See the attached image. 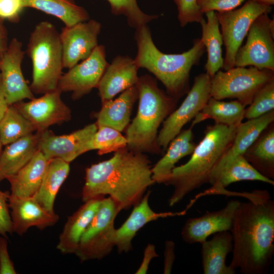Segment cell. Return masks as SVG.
Returning a JSON list of instances; mask_svg holds the SVG:
<instances>
[{"mask_svg":"<svg viewBox=\"0 0 274 274\" xmlns=\"http://www.w3.org/2000/svg\"><path fill=\"white\" fill-rule=\"evenodd\" d=\"M249 199L236 211L229 266L244 274H265L274 252V201L266 190H256Z\"/></svg>","mask_w":274,"mask_h":274,"instance_id":"6da1fadb","label":"cell"},{"mask_svg":"<svg viewBox=\"0 0 274 274\" xmlns=\"http://www.w3.org/2000/svg\"><path fill=\"white\" fill-rule=\"evenodd\" d=\"M152 175L148 156L126 147L86 169L82 200L109 195L120 211L127 209L138 204L155 183Z\"/></svg>","mask_w":274,"mask_h":274,"instance_id":"7a4b0ae2","label":"cell"},{"mask_svg":"<svg viewBox=\"0 0 274 274\" xmlns=\"http://www.w3.org/2000/svg\"><path fill=\"white\" fill-rule=\"evenodd\" d=\"M134 39L138 51L134 59L138 67L153 74L163 84L166 93L176 100L187 93L191 70L199 64L206 52L201 39H194L192 48L180 54L161 52L154 44L147 25L136 28Z\"/></svg>","mask_w":274,"mask_h":274,"instance_id":"3957f363","label":"cell"},{"mask_svg":"<svg viewBox=\"0 0 274 274\" xmlns=\"http://www.w3.org/2000/svg\"><path fill=\"white\" fill-rule=\"evenodd\" d=\"M238 126L215 123L207 128L204 138L196 146L190 159L186 163L175 166L164 183L174 187L168 200L170 207L209 182L213 170L231 145Z\"/></svg>","mask_w":274,"mask_h":274,"instance_id":"277c9868","label":"cell"},{"mask_svg":"<svg viewBox=\"0 0 274 274\" xmlns=\"http://www.w3.org/2000/svg\"><path fill=\"white\" fill-rule=\"evenodd\" d=\"M136 87L138 111L126 128L127 147L135 152L159 154L163 151L157 143L158 128L174 111L177 100L159 88L155 79L148 75L139 77Z\"/></svg>","mask_w":274,"mask_h":274,"instance_id":"5b68a950","label":"cell"},{"mask_svg":"<svg viewBox=\"0 0 274 274\" xmlns=\"http://www.w3.org/2000/svg\"><path fill=\"white\" fill-rule=\"evenodd\" d=\"M26 51L32 62L29 87L33 93L57 89L63 68L60 33L55 26L47 21L38 23L30 33Z\"/></svg>","mask_w":274,"mask_h":274,"instance_id":"8992f818","label":"cell"},{"mask_svg":"<svg viewBox=\"0 0 274 274\" xmlns=\"http://www.w3.org/2000/svg\"><path fill=\"white\" fill-rule=\"evenodd\" d=\"M273 80L274 71L252 66L220 70L211 78V96L218 100L235 98L246 106L261 88Z\"/></svg>","mask_w":274,"mask_h":274,"instance_id":"52a82bcc","label":"cell"},{"mask_svg":"<svg viewBox=\"0 0 274 274\" xmlns=\"http://www.w3.org/2000/svg\"><path fill=\"white\" fill-rule=\"evenodd\" d=\"M120 211L110 197L102 198L75 253L82 262L101 259L112 251L115 247L114 221Z\"/></svg>","mask_w":274,"mask_h":274,"instance_id":"ba28073f","label":"cell"},{"mask_svg":"<svg viewBox=\"0 0 274 274\" xmlns=\"http://www.w3.org/2000/svg\"><path fill=\"white\" fill-rule=\"evenodd\" d=\"M271 6L256 0H247L241 8L225 12H216L225 48L223 69L234 66L235 57L253 21L263 14H268Z\"/></svg>","mask_w":274,"mask_h":274,"instance_id":"9c48e42d","label":"cell"},{"mask_svg":"<svg viewBox=\"0 0 274 274\" xmlns=\"http://www.w3.org/2000/svg\"><path fill=\"white\" fill-rule=\"evenodd\" d=\"M245 44L235 57L234 66H254L274 71V20L268 14L259 16L251 24Z\"/></svg>","mask_w":274,"mask_h":274,"instance_id":"30bf717a","label":"cell"},{"mask_svg":"<svg viewBox=\"0 0 274 274\" xmlns=\"http://www.w3.org/2000/svg\"><path fill=\"white\" fill-rule=\"evenodd\" d=\"M210 90L211 78L208 74L201 73L195 77L193 86L182 104L162 123L157 136L158 144L162 151L204 107L211 97Z\"/></svg>","mask_w":274,"mask_h":274,"instance_id":"8fae6325","label":"cell"},{"mask_svg":"<svg viewBox=\"0 0 274 274\" xmlns=\"http://www.w3.org/2000/svg\"><path fill=\"white\" fill-rule=\"evenodd\" d=\"M108 65L105 47L98 45L88 58L61 75L57 89L71 92L72 98L79 99L97 88Z\"/></svg>","mask_w":274,"mask_h":274,"instance_id":"7c38bea8","label":"cell"},{"mask_svg":"<svg viewBox=\"0 0 274 274\" xmlns=\"http://www.w3.org/2000/svg\"><path fill=\"white\" fill-rule=\"evenodd\" d=\"M97 129L94 123L67 134L56 135L48 129L38 132V150L49 160L59 158L70 163L90 151V142Z\"/></svg>","mask_w":274,"mask_h":274,"instance_id":"4fadbf2b","label":"cell"},{"mask_svg":"<svg viewBox=\"0 0 274 274\" xmlns=\"http://www.w3.org/2000/svg\"><path fill=\"white\" fill-rule=\"evenodd\" d=\"M101 24L93 19L62 28L60 33L63 68L70 69L88 58L98 45Z\"/></svg>","mask_w":274,"mask_h":274,"instance_id":"5bb4252c","label":"cell"},{"mask_svg":"<svg viewBox=\"0 0 274 274\" xmlns=\"http://www.w3.org/2000/svg\"><path fill=\"white\" fill-rule=\"evenodd\" d=\"M61 94L56 89L45 93L39 98L13 105L32 123L36 131L41 132L52 125L71 119V110L61 99Z\"/></svg>","mask_w":274,"mask_h":274,"instance_id":"9a60e30c","label":"cell"},{"mask_svg":"<svg viewBox=\"0 0 274 274\" xmlns=\"http://www.w3.org/2000/svg\"><path fill=\"white\" fill-rule=\"evenodd\" d=\"M25 54L22 43L13 38L0 59V77L6 99L9 105L35 98L25 81L21 69Z\"/></svg>","mask_w":274,"mask_h":274,"instance_id":"2e32d148","label":"cell"},{"mask_svg":"<svg viewBox=\"0 0 274 274\" xmlns=\"http://www.w3.org/2000/svg\"><path fill=\"white\" fill-rule=\"evenodd\" d=\"M239 203L238 200H231L221 210L188 219L181 231L183 240L189 244H200L212 234L231 231Z\"/></svg>","mask_w":274,"mask_h":274,"instance_id":"e0dca14e","label":"cell"},{"mask_svg":"<svg viewBox=\"0 0 274 274\" xmlns=\"http://www.w3.org/2000/svg\"><path fill=\"white\" fill-rule=\"evenodd\" d=\"M8 201L13 232L19 235L32 227L42 230L54 225L59 220L58 215L43 208L33 196L18 198L10 193Z\"/></svg>","mask_w":274,"mask_h":274,"instance_id":"ac0fdd59","label":"cell"},{"mask_svg":"<svg viewBox=\"0 0 274 274\" xmlns=\"http://www.w3.org/2000/svg\"><path fill=\"white\" fill-rule=\"evenodd\" d=\"M139 67L134 59L118 55L109 63L97 87L101 103L136 85Z\"/></svg>","mask_w":274,"mask_h":274,"instance_id":"d6986e66","label":"cell"},{"mask_svg":"<svg viewBox=\"0 0 274 274\" xmlns=\"http://www.w3.org/2000/svg\"><path fill=\"white\" fill-rule=\"evenodd\" d=\"M150 192L145 194L141 200L133 206L130 215L124 223L116 229L115 246L119 253H127L132 249L131 242L138 231L147 223L161 218L184 215L181 212L156 213L149 204Z\"/></svg>","mask_w":274,"mask_h":274,"instance_id":"ffe728a7","label":"cell"},{"mask_svg":"<svg viewBox=\"0 0 274 274\" xmlns=\"http://www.w3.org/2000/svg\"><path fill=\"white\" fill-rule=\"evenodd\" d=\"M273 120V110L258 118L249 119L244 123L242 122L237 127L231 145L213 170L210 180L231 160L238 155H243Z\"/></svg>","mask_w":274,"mask_h":274,"instance_id":"44dd1931","label":"cell"},{"mask_svg":"<svg viewBox=\"0 0 274 274\" xmlns=\"http://www.w3.org/2000/svg\"><path fill=\"white\" fill-rule=\"evenodd\" d=\"M103 197H98L84 202L68 217L56 247L61 253L75 254L82 234L97 211Z\"/></svg>","mask_w":274,"mask_h":274,"instance_id":"7402d4cb","label":"cell"},{"mask_svg":"<svg viewBox=\"0 0 274 274\" xmlns=\"http://www.w3.org/2000/svg\"><path fill=\"white\" fill-rule=\"evenodd\" d=\"M259 181L272 185L273 180L261 174L245 158L238 155L227 163L212 178L209 183L212 187L205 194H227L225 187L231 183L241 181Z\"/></svg>","mask_w":274,"mask_h":274,"instance_id":"603a6c76","label":"cell"},{"mask_svg":"<svg viewBox=\"0 0 274 274\" xmlns=\"http://www.w3.org/2000/svg\"><path fill=\"white\" fill-rule=\"evenodd\" d=\"M49 162L38 150L25 165L6 179L10 185V195L18 198L32 197L40 187Z\"/></svg>","mask_w":274,"mask_h":274,"instance_id":"cb8c5ba5","label":"cell"},{"mask_svg":"<svg viewBox=\"0 0 274 274\" xmlns=\"http://www.w3.org/2000/svg\"><path fill=\"white\" fill-rule=\"evenodd\" d=\"M137 99L138 91L135 85L122 92L116 99L102 102L101 109L95 115L97 126H108L123 131L128 125Z\"/></svg>","mask_w":274,"mask_h":274,"instance_id":"d4e9b609","label":"cell"},{"mask_svg":"<svg viewBox=\"0 0 274 274\" xmlns=\"http://www.w3.org/2000/svg\"><path fill=\"white\" fill-rule=\"evenodd\" d=\"M213 235L211 239L200 243L203 273H235L236 271L227 266L225 262L226 257L233 247L230 231H222Z\"/></svg>","mask_w":274,"mask_h":274,"instance_id":"484cf974","label":"cell"},{"mask_svg":"<svg viewBox=\"0 0 274 274\" xmlns=\"http://www.w3.org/2000/svg\"><path fill=\"white\" fill-rule=\"evenodd\" d=\"M39 134L31 133L6 146L0 155V183L25 165L38 151Z\"/></svg>","mask_w":274,"mask_h":274,"instance_id":"4316f807","label":"cell"},{"mask_svg":"<svg viewBox=\"0 0 274 274\" xmlns=\"http://www.w3.org/2000/svg\"><path fill=\"white\" fill-rule=\"evenodd\" d=\"M205 14L207 21L204 19L200 22L202 29L200 39L208 53L204 68L211 78L219 70L223 68L224 58L222 46L223 43L216 12L210 11Z\"/></svg>","mask_w":274,"mask_h":274,"instance_id":"83f0119b","label":"cell"},{"mask_svg":"<svg viewBox=\"0 0 274 274\" xmlns=\"http://www.w3.org/2000/svg\"><path fill=\"white\" fill-rule=\"evenodd\" d=\"M70 170V163L59 158L50 160L40 187L33 196L43 208L54 212V201L61 186Z\"/></svg>","mask_w":274,"mask_h":274,"instance_id":"f1b7e54d","label":"cell"},{"mask_svg":"<svg viewBox=\"0 0 274 274\" xmlns=\"http://www.w3.org/2000/svg\"><path fill=\"white\" fill-rule=\"evenodd\" d=\"M245 107L237 100L226 102L211 97L193 118L191 127L208 119H213L215 123L238 126L244 119Z\"/></svg>","mask_w":274,"mask_h":274,"instance_id":"f546056e","label":"cell"},{"mask_svg":"<svg viewBox=\"0 0 274 274\" xmlns=\"http://www.w3.org/2000/svg\"><path fill=\"white\" fill-rule=\"evenodd\" d=\"M261 133L243 155L261 174L274 178V128L271 125Z\"/></svg>","mask_w":274,"mask_h":274,"instance_id":"4dcf8cb0","label":"cell"},{"mask_svg":"<svg viewBox=\"0 0 274 274\" xmlns=\"http://www.w3.org/2000/svg\"><path fill=\"white\" fill-rule=\"evenodd\" d=\"M24 8H32L54 16L70 26L87 21L89 16L74 0H22Z\"/></svg>","mask_w":274,"mask_h":274,"instance_id":"1f68e13d","label":"cell"},{"mask_svg":"<svg viewBox=\"0 0 274 274\" xmlns=\"http://www.w3.org/2000/svg\"><path fill=\"white\" fill-rule=\"evenodd\" d=\"M36 131L32 123L15 107L10 105L0 120V138L6 146Z\"/></svg>","mask_w":274,"mask_h":274,"instance_id":"d6a6232c","label":"cell"},{"mask_svg":"<svg viewBox=\"0 0 274 274\" xmlns=\"http://www.w3.org/2000/svg\"><path fill=\"white\" fill-rule=\"evenodd\" d=\"M184 132L181 131L170 142L166 153L152 167V177L155 183L164 184L171 175L175 164L181 158Z\"/></svg>","mask_w":274,"mask_h":274,"instance_id":"836d02e7","label":"cell"},{"mask_svg":"<svg viewBox=\"0 0 274 274\" xmlns=\"http://www.w3.org/2000/svg\"><path fill=\"white\" fill-rule=\"evenodd\" d=\"M127 144L126 139L121 132L108 126H99L91 139L90 150H97L98 154L102 155L125 148Z\"/></svg>","mask_w":274,"mask_h":274,"instance_id":"e575fe53","label":"cell"},{"mask_svg":"<svg viewBox=\"0 0 274 274\" xmlns=\"http://www.w3.org/2000/svg\"><path fill=\"white\" fill-rule=\"evenodd\" d=\"M112 13L115 15H123L127 18L128 25L137 28L157 19L159 15H148L139 8L136 0H107Z\"/></svg>","mask_w":274,"mask_h":274,"instance_id":"d590c367","label":"cell"},{"mask_svg":"<svg viewBox=\"0 0 274 274\" xmlns=\"http://www.w3.org/2000/svg\"><path fill=\"white\" fill-rule=\"evenodd\" d=\"M274 108V80L261 88L255 94L249 107L245 109L244 118H258Z\"/></svg>","mask_w":274,"mask_h":274,"instance_id":"8d00e7d4","label":"cell"},{"mask_svg":"<svg viewBox=\"0 0 274 274\" xmlns=\"http://www.w3.org/2000/svg\"><path fill=\"white\" fill-rule=\"evenodd\" d=\"M178 10V19L181 27L189 23H199L204 19L197 0H174Z\"/></svg>","mask_w":274,"mask_h":274,"instance_id":"74e56055","label":"cell"},{"mask_svg":"<svg viewBox=\"0 0 274 274\" xmlns=\"http://www.w3.org/2000/svg\"><path fill=\"white\" fill-rule=\"evenodd\" d=\"M246 0H197L203 14L210 11L225 12L235 9Z\"/></svg>","mask_w":274,"mask_h":274,"instance_id":"f35d334b","label":"cell"},{"mask_svg":"<svg viewBox=\"0 0 274 274\" xmlns=\"http://www.w3.org/2000/svg\"><path fill=\"white\" fill-rule=\"evenodd\" d=\"M8 191L0 190V235L7 237L13 232L12 221L9 212Z\"/></svg>","mask_w":274,"mask_h":274,"instance_id":"ab89813d","label":"cell"},{"mask_svg":"<svg viewBox=\"0 0 274 274\" xmlns=\"http://www.w3.org/2000/svg\"><path fill=\"white\" fill-rule=\"evenodd\" d=\"M23 8L22 0H0V18L17 22Z\"/></svg>","mask_w":274,"mask_h":274,"instance_id":"60d3db41","label":"cell"},{"mask_svg":"<svg viewBox=\"0 0 274 274\" xmlns=\"http://www.w3.org/2000/svg\"><path fill=\"white\" fill-rule=\"evenodd\" d=\"M7 237L0 235V274H16L14 263L8 250Z\"/></svg>","mask_w":274,"mask_h":274,"instance_id":"b9f144b4","label":"cell"},{"mask_svg":"<svg viewBox=\"0 0 274 274\" xmlns=\"http://www.w3.org/2000/svg\"><path fill=\"white\" fill-rule=\"evenodd\" d=\"M175 244L172 241H167L165 243L164 251V274L170 273L175 259Z\"/></svg>","mask_w":274,"mask_h":274,"instance_id":"7bdbcfd3","label":"cell"},{"mask_svg":"<svg viewBox=\"0 0 274 274\" xmlns=\"http://www.w3.org/2000/svg\"><path fill=\"white\" fill-rule=\"evenodd\" d=\"M155 250V246L153 244H149L145 249L144 256L142 262L141 263L136 274L146 273L149 268L151 261L154 258L158 257Z\"/></svg>","mask_w":274,"mask_h":274,"instance_id":"ee69618b","label":"cell"},{"mask_svg":"<svg viewBox=\"0 0 274 274\" xmlns=\"http://www.w3.org/2000/svg\"><path fill=\"white\" fill-rule=\"evenodd\" d=\"M3 20L0 18V59L6 51L9 44L7 29Z\"/></svg>","mask_w":274,"mask_h":274,"instance_id":"f6af8a7d","label":"cell"},{"mask_svg":"<svg viewBox=\"0 0 274 274\" xmlns=\"http://www.w3.org/2000/svg\"><path fill=\"white\" fill-rule=\"evenodd\" d=\"M9 106L5 96L0 77V120L5 115Z\"/></svg>","mask_w":274,"mask_h":274,"instance_id":"bcb514c9","label":"cell"},{"mask_svg":"<svg viewBox=\"0 0 274 274\" xmlns=\"http://www.w3.org/2000/svg\"><path fill=\"white\" fill-rule=\"evenodd\" d=\"M260 3L271 6L274 4V0H256Z\"/></svg>","mask_w":274,"mask_h":274,"instance_id":"7dc6e473","label":"cell"},{"mask_svg":"<svg viewBox=\"0 0 274 274\" xmlns=\"http://www.w3.org/2000/svg\"><path fill=\"white\" fill-rule=\"evenodd\" d=\"M3 145L2 143V141H1V138H0V155L2 153V147H3Z\"/></svg>","mask_w":274,"mask_h":274,"instance_id":"c3c4849f","label":"cell"}]
</instances>
